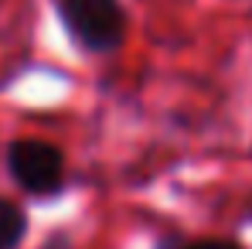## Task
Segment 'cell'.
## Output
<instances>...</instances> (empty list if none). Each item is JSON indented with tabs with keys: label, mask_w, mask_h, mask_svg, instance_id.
Listing matches in <instances>:
<instances>
[{
	"label": "cell",
	"mask_w": 252,
	"mask_h": 249,
	"mask_svg": "<svg viewBox=\"0 0 252 249\" xmlns=\"http://www.w3.org/2000/svg\"><path fill=\"white\" fill-rule=\"evenodd\" d=\"M65 35L85 55H113L126 41V10L120 0H51Z\"/></svg>",
	"instance_id": "1"
},
{
	"label": "cell",
	"mask_w": 252,
	"mask_h": 249,
	"mask_svg": "<svg viewBox=\"0 0 252 249\" xmlns=\"http://www.w3.org/2000/svg\"><path fill=\"white\" fill-rule=\"evenodd\" d=\"M7 171L14 184L34 198H51L65 188V154L38 137H21L7 147Z\"/></svg>",
	"instance_id": "2"
},
{
	"label": "cell",
	"mask_w": 252,
	"mask_h": 249,
	"mask_svg": "<svg viewBox=\"0 0 252 249\" xmlns=\"http://www.w3.org/2000/svg\"><path fill=\"white\" fill-rule=\"evenodd\" d=\"M28 236V215L10 198H0V249H17Z\"/></svg>",
	"instance_id": "3"
},
{
	"label": "cell",
	"mask_w": 252,
	"mask_h": 249,
	"mask_svg": "<svg viewBox=\"0 0 252 249\" xmlns=\"http://www.w3.org/2000/svg\"><path fill=\"white\" fill-rule=\"evenodd\" d=\"M184 249H242V246L232 243V239H198V243H191Z\"/></svg>",
	"instance_id": "4"
}]
</instances>
